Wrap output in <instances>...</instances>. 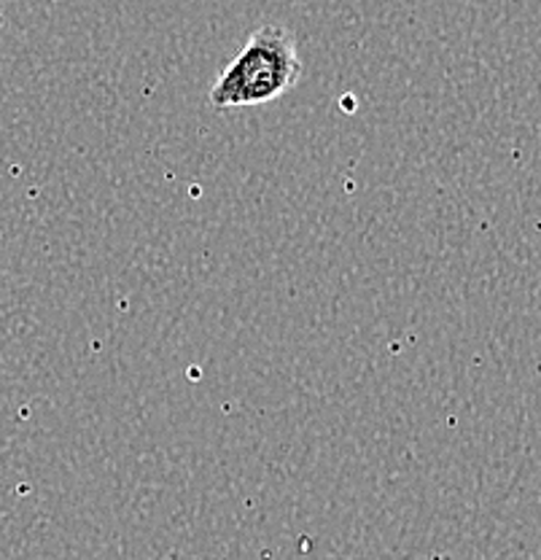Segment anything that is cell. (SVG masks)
<instances>
[{"instance_id": "cell-1", "label": "cell", "mask_w": 541, "mask_h": 560, "mask_svg": "<svg viewBox=\"0 0 541 560\" xmlns=\"http://www.w3.org/2000/svg\"><path fill=\"white\" fill-rule=\"evenodd\" d=\"M302 75L299 49L289 27L261 25L248 35L240 55L230 62L211 86L213 108H251L283 97Z\"/></svg>"}]
</instances>
